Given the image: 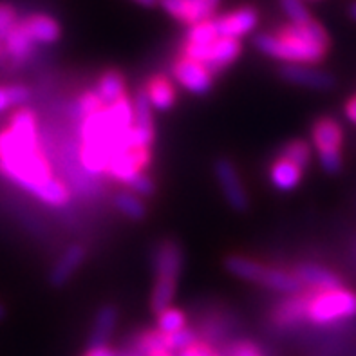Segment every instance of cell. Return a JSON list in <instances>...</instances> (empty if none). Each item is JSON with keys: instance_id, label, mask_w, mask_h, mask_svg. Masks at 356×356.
I'll list each match as a JSON object with an SVG mask.
<instances>
[{"instance_id": "5b68a950", "label": "cell", "mask_w": 356, "mask_h": 356, "mask_svg": "<svg viewBox=\"0 0 356 356\" xmlns=\"http://www.w3.org/2000/svg\"><path fill=\"white\" fill-rule=\"evenodd\" d=\"M185 58L201 63L210 74H217L239 58L241 42L234 38H217L210 45L186 44Z\"/></svg>"}, {"instance_id": "8d00e7d4", "label": "cell", "mask_w": 356, "mask_h": 356, "mask_svg": "<svg viewBox=\"0 0 356 356\" xmlns=\"http://www.w3.org/2000/svg\"><path fill=\"white\" fill-rule=\"evenodd\" d=\"M177 356H216L207 346H199V343H194L192 348L181 351Z\"/></svg>"}, {"instance_id": "484cf974", "label": "cell", "mask_w": 356, "mask_h": 356, "mask_svg": "<svg viewBox=\"0 0 356 356\" xmlns=\"http://www.w3.org/2000/svg\"><path fill=\"white\" fill-rule=\"evenodd\" d=\"M186 327L185 313L174 307H168L165 312L158 313V331L161 334H172Z\"/></svg>"}, {"instance_id": "d590c367", "label": "cell", "mask_w": 356, "mask_h": 356, "mask_svg": "<svg viewBox=\"0 0 356 356\" xmlns=\"http://www.w3.org/2000/svg\"><path fill=\"white\" fill-rule=\"evenodd\" d=\"M318 161H321L322 168L330 174H337L342 168L340 150H322V152H318Z\"/></svg>"}, {"instance_id": "8992f818", "label": "cell", "mask_w": 356, "mask_h": 356, "mask_svg": "<svg viewBox=\"0 0 356 356\" xmlns=\"http://www.w3.org/2000/svg\"><path fill=\"white\" fill-rule=\"evenodd\" d=\"M213 172H216V177L219 181V185H221L222 194H225L228 204L234 210H237V212L248 210V194H246V190H244L243 183H241L239 174H237V168L234 167V163L225 158L217 159Z\"/></svg>"}, {"instance_id": "ee69618b", "label": "cell", "mask_w": 356, "mask_h": 356, "mask_svg": "<svg viewBox=\"0 0 356 356\" xmlns=\"http://www.w3.org/2000/svg\"><path fill=\"white\" fill-rule=\"evenodd\" d=\"M6 56V53H4V47H2V45H0V60L4 58Z\"/></svg>"}, {"instance_id": "7a4b0ae2", "label": "cell", "mask_w": 356, "mask_h": 356, "mask_svg": "<svg viewBox=\"0 0 356 356\" xmlns=\"http://www.w3.org/2000/svg\"><path fill=\"white\" fill-rule=\"evenodd\" d=\"M253 44L261 53L286 63L313 65L324 60L330 47V35L322 24L309 20L306 24H289L279 35L261 33L253 38Z\"/></svg>"}, {"instance_id": "e575fe53", "label": "cell", "mask_w": 356, "mask_h": 356, "mask_svg": "<svg viewBox=\"0 0 356 356\" xmlns=\"http://www.w3.org/2000/svg\"><path fill=\"white\" fill-rule=\"evenodd\" d=\"M127 186L131 188L132 194H136L138 197H149V195L154 194V183L149 176H145V174H136Z\"/></svg>"}, {"instance_id": "30bf717a", "label": "cell", "mask_w": 356, "mask_h": 356, "mask_svg": "<svg viewBox=\"0 0 356 356\" xmlns=\"http://www.w3.org/2000/svg\"><path fill=\"white\" fill-rule=\"evenodd\" d=\"M87 255V250L83 244H71L65 252L60 255L49 273V282L53 288H62L63 284H67L69 279L74 275V271L83 264Z\"/></svg>"}, {"instance_id": "ac0fdd59", "label": "cell", "mask_w": 356, "mask_h": 356, "mask_svg": "<svg viewBox=\"0 0 356 356\" xmlns=\"http://www.w3.org/2000/svg\"><path fill=\"white\" fill-rule=\"evenodd\" d=\"M95 92L98 96L99 104L105 105V107H111V105H114L123 98V92H125L123 78L114 71L105 72L104 76L99 78Z\"/></svg>"}, {"instance_id": "52a82bcc", "label": "cell", "mask_w": 356, "mask_h": 356, "mask_svg": "<svg viewBox=\"0 0 356 356\" xmlns=\"http://www.w3.org/2000/svg\"><path fill=\"white\" fill-rule=\"evenodd\" d=\"M174 78L181 87L192 95L204 96L212 90L213 76L201 63L190 58H183L174 65Z\"/></svg>"}, {"instance_id": "83f0119b", "label": "cell", "mask_w": 356, "mask_h": 356, "mask_svg": "<svg viewBox=\"0 0 356 356\" xmlns=\"http://www.w3.org/2000/svg\"><path fill=\"white\" fill-rule=\"evenodd\" d=\"M29 90L24 86H11V87H0V114L9 111L11 107L26 104L29 99Z\"/></svg>"}, {"instance_id": "6da1fadb", "label": "cell", "mask_w": 356, "mask_h": 356, "mask_svg": "<svg viewBox=\"0 0 356 356\" xmlns=\"http://www.w3.org/2000/svg\"><path fill=\"white\" fill-rule=\"evenodd\" d=\"M0 174L45 204L63 207L69 201L67 188L51 176L38 152L36 122L29 111H18L8 131L0 132Z\"/></svg>"}, {"instance_id": "ab89813d", "label": "cell", "mask_w": 356, "mask_h": 356, "mask_svg": "<svg viewBox=\"0 0 356 356\" xmlns=\"http://www.w3.org/2000/svg\"><path fill=\"white\" fill-rule=\"evenodd\" d=\"M134 2H138L140 6H145V8H152V6L158 4L159 0H134Z\"/></svg>"}, {"instance_id": "4fadbf2b", "label": "cell", "mask_w": 356, "mask_h": 356, "mask_svg": "<svg viewBox=\"0 0 356 356\" xmlns=\"http://www.w3.org/2000/svg\"><path fill=\"white\" fill-rule=\"evenodd\" d=\"M24 31L35 44H54L60 38V26L47 15H31L20 20Z\"/></svg>"}, {"instance_id": "7c38bea8", "label": "cell", "mask_w": 356, "mask_h": 356, "mask_svg": "<svg viewBox=\"0 0 356 356\" xmlns=\"http://www.w3.org/2000/svg\"><path fill=\"white\" fill-rule=\"evenodd\" d=\"M295 277L302 282V286H309L316 291L342 288V280L334 275L333 271L318 266V264H300L295 271Z\"/></svg>"}, {"instance_id": "603a6c76", "label": "cell", "mask_w": 356, "mask_h": 356, "mask_svg": "<svg viewBox=\"0 0 356 356\" xmlns=\"http://www.w3.org/2000/svg\"><path fill=\"white\" fill-rule=\"evenodd\" d=\"M174 293H176V280H156V286H154L152 291V300H150L152 302V312L161 313L165 309H168L172 298H174Z\"/></svg>"}, {"instance_id": "d4e9b609", "label": "cell", "mask_w": 356, "mask_h": 356, "mask_svg": "<svg viewBox=\"0 0 356 356\" xmlns=\"http://www.w3.org/2000/svg\"><path fill=\"white\" fill-rule=\"evenodd\" d=\"M216 26H213V20H203V22H197L194 26H190L188 33H186V40L192 45H210L217 40Z\"/></svg>"}, {"instance_id": "ba28073f", "label": "cell", "mask_w": 356, "mask_h": 356, "mask_svg": "<svg viewBox=\"0 0 356 356\" xmlns=\"http://www.w3.org/2000/svg\"><path fill=\"white\" fill-rule=\"evenodd\" d=\"M259 22V15L255 9L252 8H243L237 9L234 13L225 15L213 20L216 31L219 38H234L239 40L244 35H248L255 29Z\"/></svg>"}, {"instance_id": "9c48e42d", "label": "cell", "mask_w": 356, "mask_h": 356, "mask_svg": "<svg viewBox=\"0 0 356 356\" xmlns=\"http://www.w3.org/2000/svg\"><path fill=\"white\" fill-rule=\"evenodd\" d=\"M280 76L289 83L316 90H327L334 86V78L330 72L321 71L312 65H304V63H286L284 67L280 69Z\"/></svg>"}, {"instance_id": "ffe728a7", "label": "cell", "mask_w": 356, "mask_h": 356, "mask_svg": "<svg viewBox=\"0 0 356 356\" xmlns=\"http://www.w3.org/2000/svg\"><path fill=\"white\" fill-rule=\"evenodd\" d=\"M105 108H107L111 125L114 127L116 132H125L134 125V111H132V105L125 98H122L120 102Z\"/></svg>"}, {"instance_id": "4316f807", "label": "cell", "mask_w": 356, "mask_h": 356, "mask_svg": "<svg viewBox=\"0 0 356 356\" xmlns=\"http://www.w3.org/2000/svg\"><path fill=\"white\" fill-rule=\"evenodd\" d=\"M134 111V127L140 129H154V120H152V105L149 102V96L145 90H140L132 105Z\"/></svg>"}, {"instance_id": "f35d334b", "label": "cell", "mask_w": 356, "mask_h": 356, "mask_svg": "<svg viewBox=\"0 0 356 356\" xmlns=\"http://www.w3.org/2000/svg\"><path fill=\"white\" fill-rule=\"evenodd\" d=\"M346 116L349 118V122L356 123V98H353L351 102H348V105H346Z\"/></svg>"}, {"instance_id": "8fae6325", "label": "cell", "mask_w": 356, "mask_h": 356, "mask_svg": "<svg viewBox=\"0 0 356 356\" xmlns=\"http://www.w3.org/2000/svg\"><path fill=\"white\" fill-rule=\"evenodd\" d=\"M183 266V253L179 246L172 241H165L156 248L154 253V271L158 279L177 280Z\"/></svg>"}, {"instance_id": "2e32d148", "label": "cell", "mask_w": 356, "mask_h": 356, "mask_svg": "<svg viewBox=\"0 0 356 356\" xmlns=\"http://www.w3.org/2000/svg\"><path fill=\"white\" fill-rule=\"evenodd\" d=\"M4 47V53L8 58H11L13 62L22 63L24 60L33 53V47H35V42L27 36V33L24 31L20 20L17 22V26L11 29V33L8 35V38L2 44Z\"/></svg>"}, {"instance_id": "e0dca14e", "label": "cell", "mask_w": 356, "mask_h": 356, "mask_svg": "<svg viewBox=\"0 0 356 356\" xmlns=\"http://www.w3.org/2000/svg\"><path fill=\"white\" fill-rule=\"evenodd\" d=\"M302 179V170L291 163L284 161V159H279V161L271 167L270 172V181L271 185L275 186L277 190L280 192H289V190H293L295 186H298Z\"/></svg>"}, {"instance_id": "74e56055", "label": "cell", "mask_w": 356, "mask_h": 356, "mask_svg": "<svg viewBox=\"0 0 356 356\" xmlns=\"http://www.w3.org/2000/svg\"><path fill=\"white\" fill-rule=\"evenodd\" d=\"M83 356H118V355L111 348L104 346V348H89V351H87Z\"/></svg>"}, {"instance_id": "44dd1931", "label": "cell", "mask_w": 356, "mask_h": 356, "mask_svg": "<svg viewBox=\"0 0 356 356\" xmlns=\"http://www.w3.org/2000/svg\"><path fill=\"white\" fill-rule=\"evenodd\" d=\"M114 207L132 221H141L147 213V208H145L141 197H138L132 192H120V194L114 195Z\"/></svg>"}, {"instance_id": "4dcf8cb0", "label": "cell", "mask_w": 356, "mask_h": 356, "mask_svg": "<svg viewBox=\"0 0 356 356\" xmlns=\"http://www.w3.org/2000/svg\"><path fill=\"white\" fill-rule=\"evenodd\" d=\"M280 8L289 18L291 24H306L312 20L309 9L306 8L304 0H280Z\"/></svg>"}, {"instance_id": "5bb4252c", "label": "cell", "mask_w": 356, "mask_h": 356, "mask_svg": "<svg viewBox=\"0 0 356 356\" xmlns=\"http://www.w3.org/2000/svg\"><path fill=\"white\" fill-rule=\"evenodd\" d=\"M116 322H118L116 307L114 306L99 307V312L96 313L92 330H90L89 348H104V346H107L108 339H111L114 333Z\"/></svg>"}, {"instance_id": "7bdbcfd3", "label": "cell", "mask_w": 356, "mask_h": 356, "mask_svg": "<svg viewBox=\"0 0 356 356\" xmlns=\"http://www.w3.org/2000/svg\"><path fill=\"white\" fill-rule=\"evenodd\" d=\"M4 316H6V307L2 306V304H0V321H2Z\"/></svg>"}, {"instance_id": "b9f144b4", "label": "cell", "mask_w": 356, "mask_h": 356, "mask_svg": "<svg viewBox=\"0 0 356 356\" xmlns=\"http://www.w3.org/2000/svg\"><path fill=\"white\" fill-rule=\"evenodd\" d=\"M147 356H172V353H168V351H156V353H152V355H147Z\"/></svg>"}, {"instance_id": "cb8c5ba5", "label": "cell", "mask_w": 356, "mask_h": 356, "mask_svg": "<svg viewBox=\"0 0 356 356\" xmlns=\"http://www.w3.org/2000/svg\"><path fill=\"white\" fill-rule=\"evenodd\" d=\"M280 159H284V161L304 170L312 161V149L306 141H291L284 147V150L280 154Z\"/></svg>"}, {"instance_id": "d6986e66", "label": "cell", "mask_w": 356, "mask_h": 356, "mask_svg": "<svg viewBox=\"0 0 356 356\" xmlns=\"http://www.w3.org/2000/svg\"><path fill=\"white\" fill-rule=\"evenodd\" d=\"M147 96H149V102L152 105V108L159 111V113H165L174 105L176 102V92H174V87L170 86V81L165 80V78H156L149 83V87L145 89Z\"/></svg>"}, {"instance_id": "f1b7e54d", "label": "cell", "mask_w": 356, "mask_h": 356, "mask_svg": "<svg viewBox=\"0 0 356 356\" xmlns=\"http://www.w3.org/2000/svg\"><path fill=\"white\" fill-rule=\"evenodd\" d=\"M99 107H102V104H99L96 92H86L80 99H76V102L71 105V118L72 120H76V122H83L87 116L96 113Z\"/></svg>"}, {"instance_id": "3957f363", "label": "cell", "mask_w": 356, "mask_h": 356, "mask_svg": "<svg viewBox=\"0 0 356 356\" xmlns=\"http://www.w3.org/2000/svg\"><path fill=\"white\" fill-rule=\"evenodd\" d=\"M225 266L232 275L248 280V282L266 286V288L275 289V291H282V293L295 295L302 289V282L295 277V273H286V271L277 270V268H268L246 257H239V255L226 259Z\"/></svg>"}, {"instance_id": "277c9868", "label": "cell", "mask_w": 356, "mask_h": 356, "mask_svg": "<svg viewBox=\"0 0 356 356\" xmlns=\"http://www.w3.org/2000/svg\"><path fill=\"white\" fill-rule=\"evenodd\" d=\"M356 316V293L351 289L337 288L309 295L306 318L313 324L327 325Z\"/></svg>"}, {"instance_id": "9a60e30c", "label": "cell", "mask_w": 356, "mask_h": 356, "mask_svg": "<svg viewBox=\"0 0 356 356\" xmlns=\"http://www.w3.org/2000/svg\"><path fill=\"white\" fill-rule=\"evenodd\" d=\"M342 140V127L331 118H321L313 125V143L316 145L318 152H322V150H340Z\"/></svg>"}, {"instance_id": "7402d4cb", "label": "cell", "mask_w": 356, "mask_h": 356, "mask_svg": "<svg viewBox=\"0 0 356 356\" xmlns=\"http://www.w3.org/2000/svg\"><path fill=\"white\" fill-rule=\"evenodd\" d=\"M307 300H309V295L300 298H291L286 304H282L279 312H277V322H280L282 325L298 324L302 318H306Z\"/></svg>"}, {"instance_id": "836d02e7", "label": "cell", "mask_w": 356, "mask_h": 356, "mask_svg": "<svg viewBox=\"0 0 356 356\" xmlns=\"http://www.w3.org/2000/svg\"><path fill=\"white\" fill-rule=\"evenodd\" d=\"M17 11H15L13 6L0 4V45L4 44V40L8 38L11 29L17 26Z\"/></svg>"}, {"instance_id": "f546056e", "label": "cell", "mask_w": 356, "mask_h": 356, "mask_svg": "<svg viewBox=\"0 0 356 356\" xmlns=\"http://www.w3.org/2000/svg\"><path fill=\"white\" fill-rule=\"evenodd\" d=\"M197 340L195 333L188 327H183L181 331H176V333L172 334H165V349L168 353L172 351H185V349L192 348Z\"/></svg>"}, {"instance_id": "1f68e13d", "label": "cell", "mask_w": 356, "mask_h": 356, "mask_svg": "<svg viewBox=\"0 0 356 356\" xmlns=\"http://www.w3.org/2000/svg\"><path fill=\"white\" fill-rule=\"evenodd\" d=\"M186 2L190 4V11H192L190 26H194L197 22H203V20H210L221 0H186Z\"/></svg>"}, {"instance_id": "d6a6232c", "label": "cell", "mask_w": 356, "mask_h": 356, "mask_svg": "<svg viewBox=\"0 0 356 356\" xmlns=\"http://www.w3.org/2000/svg\"><path fill=\"white\" fill-rule=\"evenodd\" d=\"M159 4L163 6V9L170 17L177 18V20L190 26V22H192V11H190V4L186 0H159Z\"/></svg>"}, {"instance_id": "60d3db41", "label": "cell", "mask_w": 356, "mask_h": 356, "mask_svg": "<svg viewBox=\"0 0 356 356\" xmlns=\"http://www.w3.org/2000/svg\"><path fill=\"white\" fill-rule=\"evenodd\" d=\"M349 17H351L353 20H356V0L353 2L351 6H349Z\"/></svg>"}]
</instances>
